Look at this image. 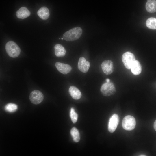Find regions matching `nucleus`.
I'll use <instances>...</instances> for the list:
<instances>
[{
    "mask_svg": "<svg viewBox=\"0 0 156 156\" xmlns=\"http://www.w3.org/2000/svg\"><path fill=\"white\" fill-rule=\"evenodd\" d=\"M119 121V116L117 114H114L110 117L108 124V129L111 133L114 132L116 129Z\"/></svg>",
    "mask_w": 156,
    "mask_h": 156,
    "instance_id": "nucleus-7",
    "label": "nucleus"
},
{
    "mask_svg": "<svg viewBox=\"0 0 156 156\" xmlns=\"http://www.w3.org/2000/svg\"><path fill=\"white\" fill-rule=\"evenodd\" d=\"M140 156H146V155H141Z\"/></svg>",
    "mask_w": 156,
    "mask_h": 156,
    "instance_id": "nucleus-24",
    "label": "nucleus"
},
{
    "mask_svg": "<svg viewBox=\"0 0 156 156\" xmlns=\"http://www.w3.org/2000/svg\"><path fill=\"white\" fill-rule=\"evenodd\" d=\"M5 48L7 54L10 57L15 58L20 54L21 49L20 47L13 41L8 42L6 44Z\"/></svg>",
    "mask_w": 156,
    "mask_h": 156,
    "instance_id": "nucleus-2",
    "label": "nucleus"
},
{
    "mask_svg": "<svg viewBox=\"0 0 156 156\" xmlns=\"http://www.w3.org/2000/svg\"><path fill=\"white\" fill-rule=\"evenodd\" d=\"M146 9L149 13L156 12V0H151L147 1L145 5Z\"/></svg>",
    "mask_w": 156,
    "mask_h": 156,
    "instance_id": "nucleus-16",
    "label": "nucleus"
},
{
    "mask_svg": "<svg viewBox=\"0 0 156 156\" xmlns=\"http://www.w3.org/2000/svg\"><path fill=\"white\" fill-rule=\"evenodd\" d=\"M136 120L135 118L131 115H127L123 118L122 126L125 130L131 131L134 129L136 125Z\"/></svg>",
    "mask_w": 156,
    "mask_h": 156,
    "instance_id": "nucleus-4",
    "label": "nucleus"
},
{
    "mask_svg": "<svg viewBox=\"0 0 156 156\" xmlns=\"http://www.w3.org/2000/svg\"><path fill=\"white\" fill-rule=\"evenodd\" d=\"M55 54L57 57L64 56L66 52L64 47L60 44H57L54 46Z\"/></svg>",
    "mask_w": 156,
    "mask_h": 156,
    "instance_id": "nucleus-15",
    "label": "nucleus"
},
{
    "mask_svg": "<svg viewBox=\"0 0 156 156\" xmlns=\"http://www.w3.org/2000/svg\"><path fill=\"white\" fill-rule=\"evenodd\" d=\"M70 133L75 142H77L79 141L80 137L79 132L76 128L73 127L70 130Z\"/></svg>",
    "mask_w": 156,
    "mask_h": 156,
    "instance_id": "nucleus-18",
    "label": "nucleus"
},
{
    "mask_svg": "<svg viewBox=\"0 0 156 156\" xmlns=\"http://www.w3.org/2000/svg\"><path fill=\"white\" fill-rule=\"evenodd\" d=\"M61 39H62V40H63L64 39L63 38H61Z\"/></svg>",
    "mask_w": 156,
    "mask_h": 156,
    "instance_id": "nucleus-23",
    "label": "nucleus"
},
{
    "mask_svg": "<svg viewBox=\"0 0 156 156\" xmlns=\"http://www.w3.org/2000/svg\"><path fill=\"white\" fill-rule=\"evenodd\" d=\"M17 109V105L14 103H9L5 106V109L9 112H13L15 111Z\"/></svg>",
    "mask_w": 156,
    "mask_h": 156,
    "instance_id": "nucleus-19",
    "label": "nucleus"
},
{
    "mask_svg": "<svg viewBox=\"0 0 156 156\" xmlns=\"http://www.w3.org/2000/svg\"><path fill=\"white\" fill-rule=\"evenodd\" d=\"M69 92L72 98L74 99H80L81 96V93L80 90L74 86H71L69 89Z\"/></svg>",
    "mask_w": 156,
    "mask_h": 156,
    "instance_id": "nucleus-12",
    "label": "nucleus"
},
{
    "mask_svg": "<svg viewBox=\"0 0 156 156\" xmlns=\"http://www.w3.org/2000/svg\"><path fill=\"white\" fill-rule=\"evenodd\" d=\"M100 91L102 95L108 96L114 94L116 92V89L113 83L110 81L106 82L101 86Z\"/></svg>",
    "mask_w": 156,
    "mask_h": 156,
    "instance_id": "nucleus-3",
    "label": "nucleus"
},
{
    "mask_svg": "<svg viewBox=\"0 0 156 156\" xmlns=\"http://www.w3.org/2000/svg\"><path fill=\"white\" fill-rule=\"evenodd\" d=\"M131 72L132 73L135 75L140 74L141 72L142 67L140 62L138 60H135L131 68Z\"/></svg>",
    "mask_w": 156,
    "mask_h": 156,
    "instance_id": "nucleus-14",
    "label": "nucleus"
},
{
    "mask_svg": "<svg viewBox=\"0 0 156 156\" xmlns=\"http://www.w3.org/2000/svg\"><path fill=\"white\" fill-rule=\"evenodd\" d=\"M135 60V57L134 54L130 52L125 53L122 57V62L125 67L128 69H131Z\"/></svg>",
    "mask_w": 156,
    "mask_h": 156,
    "instance_id": "nucleus-5",
    "label": "nucleus"
},
{
    "mask_svg": "<svg viewBox=\"0 0 156 156\" xmlns=\"http://www.w3.org/2000/svg\"><path fill=\"white\" fill-rule=\"evenodd\" d=\"M82 33V29L79 27H76L65 33L63 35V38L67 41L75 40L81 37Z\"/></svg>",
    "mask_w": 156,
    "mask_h": 156,
    "instance_id": "nucleus-1",
    "label": "nucleus"
},
{
    "mask_svg": "<svg viewBox=\"0 0 156 156\" xmlns=\"http://www.w3.org/2000/svg\"><path fill=\"white\" fill-rule=\"evenodd\" d=\"M43 94L38 90H34L31 92L29 95V99L31 102L34 104L40 103L43 100Z\"/></svg>",
    "mask_w": 156,
    "mask_h": 156,
    "instance_id": "nucleus-6",
    "label": "nucleus"
},
{
    "mask_svg": "<svg viewBox=\"0 0 156 156\" xmlns=\"http://www.w3.org/2000/svg\"><path fill=\"white\" fill-rule=\"evenodd\" d=\"M70 116L72 122L74 123H76L77 120L78 115L73 108L70 109Z\"/></svg>",
    "mask_w": 156,
    "mask_h": 156,
    "instance_id": "nucleus-20",
    "label": "nucleus"
},
{
    "mask_svg": "<svg viewBox=\"0 0 156 156\" xmlns=\"http://www.w3.org/2000/svg\"><path fill=\"white\" fill-rule=\"evenodd\" d=\"M60 39V38H59V39Z\"/></svg>",
    "mask_w": 156,
    "mask_h": 156,
    "instance_id": "nucleus-26",
    "label": "nucleus"
},
{
    "mask_svg": "<svg viewBox=\"0 0 156 156\" xmlns=\"http://www.w3.org/2000/svg\"><path fill=\"white\" fill-rule=\"evenodd\" d=\"M101 67L103 72L106 75H109L113 72V64L110 60H105L103 61L101 64Z\"/></svg>",
    "mask_w": 156,
    "mask_h": 156,
    "instance_id": "nucleus-8",
    "label": "nucleus"
},
{
    "mask_svg": "<svg viewBox=\"0 0 156 156\" xmlns=\"http://www.w3.org/2000/svg\"><path fill=\"white\" fill-rule=\"evenodd\" d=\"M90 66V63L86 61L85 58L81 57L79 60L78 68L79 70L83 73H85L88 71Z\"/></svg>",
    "mask_w": 156,
    "mask_h": 156,
    "instance_id": "nucleus-9",
    "label": "nucleus"
},
{
    "mask_svg": "<svg viewBox=\"0 0 156 156\" xmlns=\"http://www.w3.org/2000/svg\"><path fill=\"white\" fill-rule=\"evenodd\" d=\"M106 82H109L110 81V80L109 79H108V78H107L106 79Z\"/></svg>",
    "mask_w": 156,
    "mask_h": 156,
    "instance_id": "nucleus-22",
    "label": "nucleus"
},
{
    "mask_svg": "<svg viewBox=\"0 0 156 156\" xmlns=\"http://www.w3.org/2000/svg\"><path fill=\"white\" fill-rule=\"evenodd\" d=\"M55 66L58 71L64 74L68 73L72 70L71 66L67 64L57 62L55 63Z\"/></svg>",
    "mask_w": 156,
    "mask_h": 156,
    "instance_id": "nucleus-10",
    "label": "nucleus"
},
{
    "mask_svg": "<svg viewBox=\"0 0 156 156\" xmlns=\"http://www.w3.org/2000/svg\"><path fill=\"white\" fill-rule=\"evenodd\" d=\"M151 0H147V1H151Z\"/></svg>",
    "mask_w": 156,
    "mask_h": 156,
    "instance_id": "nucleus-25",
    "label": "nucleus"
},
{
    "mask_svg": "<svg viewBox=\"0 0 156 156\" xmlns=\"http://www.w3.org/2000/svg\"><path fill=\"white\" fill-rule=\"evenodd\" d=\"M37 13L39 17L42 20L47 19L50 15L49 9L45 6L40 8L38 11Z\"/></svg>",
    "mask_w": 156,
    "mask_h": 156,
    "instance_id": "nucleus-13",
    "label": "nucleus"
},
{
    "mask_svg": "<svg viewBox=\"0 0 156 156\" xmlns=\"http://www.w3.org/2000/svg\"><path fill=\"white\" fill-rule=\"evenodd\" d=\"M31 13L27 8L23 7H21L16 12L17 17L20 19H23L29 17Z\"/></svg>",
    "mask_w": 156,
    "mask_h": 156,
    "instance_id": "nucleus-11",
    "label": "nucleus"
},
{
    "mask_svg": "<svg viewBox=\"0 0 156 156\" xmlns=\"http://www.w3.org/2000/svg\"><path fill=\"white\" fill-rule=\"evenodd\" d=\"M153 127L154 129L156 131V120L154 122Z\"/></svg>",
    "mask_w": 156,
    "mask_h": 156,
    "instance_id": "nucleus-21",
    "label": "nucleus"
},
{
    "mask_svg": "<svg viewBox=\"0 0 156 156\" xmlns=\"http://www.w3.org/2000/svg\"><path fill=\"white\" fill-rule=\"evenodd\" d=\"M146 24L148 28L151 29H156V18H149L147 20Z\"/></svg>",
    "mask_w": 156,
    "mask_h": 156,
    "instance_id": "nucleus-17",
    "label": "nucleus"
}]
</instances>
